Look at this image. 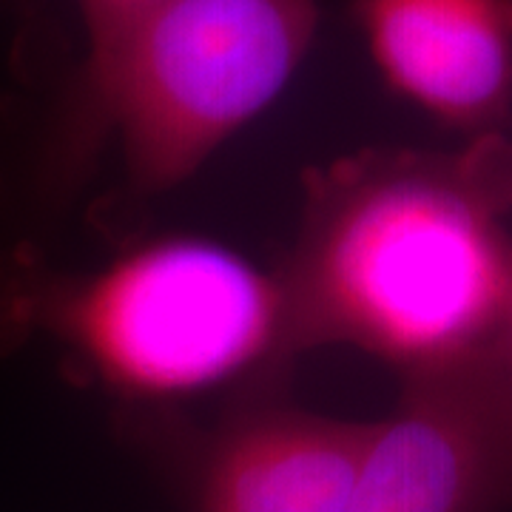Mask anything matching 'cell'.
I'll return each instance as SVG.
<instances>
[{
	"label": "cell",
	"mask_w": 512,
	"mask_h": 512,
	"mask_svg": "<svg viewBox=\"0 0 512 512\" xmlns=\"http://www.w3.org/2000/svg\"><path fill=\"white\" fill-rule=\"evenodd\" d=\"M493 134L456 154L359 151L305 183L288 265L285 359L356 348L404 373L493 348L512 302V237Z\"/></svg>",
	"instance_id": "obj_1"
},
{
	"label": "cell",
	"mask_w": 512,
	"mask_h": 512,
	"mask_svg": "<svg viewBox=\"0 0 512 512\" xmlns=\"http://www.w3.org/2000/svg\"><path fill=\"white\" fill-rule=\"evenodd\" d=\"M316 26V0H163L66 120V160L83 165L114 134L137 191L183 185L282 94Z\"/></svg>",
	"instance_id": "obj_2"
},
{
	"label": "cell",
	"mask_w": 512,
	"mask_h": 512,
	"mask_svg": "<svg viewBox=\"0 0 512 512\" xmlns=\"http://www.w3.org/2000/svg\"><path fill=\"white\" fill-rule=\"evenodd\" d=\"M114 393L188 396L285 359L279 274L205 239H163L89 276L52 279L23 299Z\"/></svg>",
	"instance_id": "obj_3"
},
{
	"label": "cell",
	"mask_w": 512,
	"mask_h": 512,
	"mask_svg": "<svg viewBox=\"0 0 512 512\" xmlns=\"http://www.w3.org/2000/svg\"><path fill=\"white\" fill-rule=\"evenodd\" d=\"M353 512H512V365L493 348L404 373Z\"/></svg>",
	"instance_id": "obj_4"
},
{
	"label": "cell",
	"mask_w": 512,
	"mask_h": 512,
	"mask_svg": "<svg viewBox=\"0 0 512 512\" xmlns=\"http://www.w3.org/2000/svg\"><path fill=\"white\" fill-rule=\"evenodd\" d=\"M384 83L441 126L501 134L512 111V0H356Z\"/></svg>",
	"instance_id": "obj_5"
},
{
	"label": "cell",
	"mask_w": 512,
	"mask_h": 512,
	"mask_svg": "<svg viewBox=\"0 0 512 512\" xmlns=\"http://www.w3.org/2000/svg\"><path fill=\"white\" fill-rule=\"evenodd\" d=\"M373 421L293 404L225 419L194 470V512H353Z\"/></svg>",
	"instance_id": "obj_6"
},
{
	"label": "cell",
	"mask_w": 512,
	"mask_h": 512,
	"mask_svg": "<svg viewBox=\"0 0 512 512\" xmlns=\"http://www.w3.org/2000/svg\"><path fill=\"white\" fill-rule=\"evenodd\" d=\"M160 3L163 0H80L86 37H89V55H86L83 74L77 80L72 109H69L66 120L77 117L97 97L128 37L134 35V29Z\"/></svg>",
	"instance_id": "obj_7"
},
{
	"label": "cell",
	"mask_w": 512,
	"mask_h": 512,
	"mask_svg": "<svg viewBox=\"0 0 512 512\" xmlns=\"http://www.w3.org/2000/svg\"><path fill=\"white\" fill-rule=\"evenodd\" d=\"M493 165H495V188L501 200L512 208V140L504 134H495L493 140Z\"/></svg>",
	"instance_id": "obj_8"
},
{
	"label": "cell",
	"mask_w": 512,
	"mask_h": 512,
	"mask_svg": "<svg viewBox=\"0 0 512 512\" xmlns=\"http://www.w3.org/2000/svg\"><path fill=\"white\" fill-rule=\"evenodd\" d=\"M498 348H501V353L507 356V362L512 365V302L510 311H507V319H504V330H501V336H498Z\"/></svg>",
	"instance_id": "obj_9"
}]
</instances>
